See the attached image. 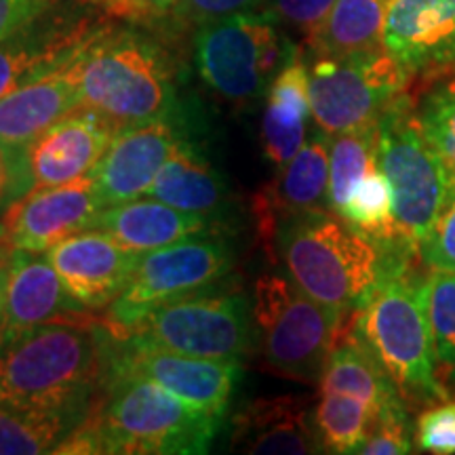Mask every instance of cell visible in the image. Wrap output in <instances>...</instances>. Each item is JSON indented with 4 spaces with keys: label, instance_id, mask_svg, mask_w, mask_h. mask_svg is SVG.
<instances>
[{
    "label": "cell",
    "instance_id": "1",
    "mask_svg": "<svg viewBox=\"0 0 455 455\" xmlns=\"http://www.w3.org/2000/svg\"><path fill=\"white\" fill-rule=\"evenodd\" d=\"M106 327L98 318L61 321L0 350V405L84 422L104 373Z\"/></svg>",
    "mask_w": 455,
    "mask_h": 455
},
{
    "label": "cell",
    "instance_id": "2",
    "mask_svg": "<svg viewBox=\"0 0 455 455\" xmlns=\"http://www.w3.org/2000/svg\"><path fill=\"white\" fill-rule=\"evenodd\" d=\"M98 411L57 443V455L207 453L221 419L150 379H116Z\"/></svg>",
    "mask_w": 455,
    "mask_h": 455
},
{
    "label": "cell",
    "instance_id": "3",
    "mask_svg": "<svg viewBox=\"0 0 455 455\" xmlns=\"http://www.w3.org/2000/svg\"><path fill=\"white\" fill-rule=\"evenodd\" d=\"M275 243L289 278L346 321L361 308L384 272L378 243L333 212L284 220Z\"/></svg>",
    "mask_w": 455,
    "mask_h": 455
},
{
    "label": "cell",
    "instance_id": "4",
    "mask_svg": "<svg viewBox=\"0 0 455 455\" xmlns=\"http://www.w3.org/2000/svg\"><path fill=\"white\" fill-rule=\"evenodd\" d=\"M350 329L382 365L398 395L411 407L447 401L436 378V358L428 318L419 295L403 268L382 272L355 315Z\"/></svg>",
    "mask_w": 455,
    "mask_h": 455
},
{
    "label": "cell",
    "instance_id": "5",
    "mask_svg": "<svg viewBox=\"0 0 455 455\" xmlns=\"http://www.w3.org/2000/svg\"><path fill=\"white\" fill-rule=\"evenodd\" d=\"M81 108L98 112L121 133L175 114V89L161 49L106 28L81 55Z\"/></svg>",
    "mask_w": 455,
    "mask_h": 455
},
{
    "label": "cell",
    "instance_id": "6",
    "mask_svg": "<svg viewBox=\"0 0 455 455\" xmlns=\"http://www.w3.org/2000/svg\"><path fill=\"white\" fill-rule=\"evenodd\" d=\"M253 321L261 356L272 373L318 384L350 318L318 304L289 275H264L253 284Z\"/></svg>",
    "mask_w": 455,
    "mask_h": 455
},
{
    "label": "cell",
    "instance_id": "7",
    "mask_svg": "<svg viewBox=\"0 0 455 455\" xmlns=\"http://www.w3.org/2000/svg\"><path fill=\"white\" fill-rule=\"evenodd\" d=\"M375 156L392 188L398 241L418 249L447 204L453 186L419 129L409 91L379 118Z\"/></svg>",
    "mask_w": 455,
    "mask_h": 455
},
{
    "label": "cell",
    "instance_id": "8",
    "mask_svg": "<svg viewBox=\"0 0 455 455\" xmlns=\"http://www.w3.org/2000/svg\"><path fill=\"white\" fill-rule=\"evenodd\" d=\"M235 268V253L224 238L192 236L141 253L123 293L106 308L101 325L112 338L123 339L141 318L163 306L213 291Z\"/></svg>",
    "mask_w": 455,
    "mask_h": 455
},
{
    "label": "cell",
    "instance_id": "9",
    "mask_svg": "<svg viewBox=\"0 0 455 455\" xmlns=\"http://www.w3.org/2000/svg\"><path fill=\"white\" fill-rule=\"evenodd\" d=\"M123 339L188 356L243 363L258 344L253 298L236 291L190 295L150 312Z\"/></svg>",
    "mask_w": 455,
    "mask_h": 455
},
{
    "label": "cell",
    "instance_id": "10",
    "mask_svg": "<svg viewBox=\"0 0 455 455\" xmlns=\"http://www.w3.org/2000/svg\"><path fill=\"white\" fill-rule=\"evenodd\" d=\"M275 21L268 11H249L198 28L195 61L207 87L235 104L258 100L268 91L272 78L298 55Z\"/></svg>",
    "mask_w": 455,
    "mask_h": 455
},
{
    "label": "cell",
    "instance_id": "11",
    "mask_svg": "<svg viewBox=\"0 0 455 455\" xmlns=\"http://www.w3.org/2000/svg\"><path fill=\"white\" fill-rule=\"evenodd\" d=\"M315 60L308 68L310 110L318 131L329 138L378 127L411 81V74L384 47Z\"/></svg>",
    "mask_w": 455,
    "mask_h": 455
},
{
    "label": "cell",
    "instance_id": "12",
    "mask_svg": "<svg viewBox=\"0 0 455 455\" xmlns=\"http://www.w3.org/2000/svg\"><path fill=\"white\" fill-rule=\"evenodd\" d=\"M241 378V363L188 356L106 335L101 384L116 379H150L188 405L224 419Z\"/></svg>",
    "mask_w": 455,
    "mask_h": 455
},
{
    "label": "cell",
    "instance_id": "13",
    "mask_svg": "<svg viewBox=\"0 0 455 455\" xmlns=\"http://www.w3.org/2000/svg\"><path fill=\"white\" fill-rule=\"evenodd\" d=\"M104 209L91 175L70 184L34 188L4 215L9 243L13 249L47 253L66 238L93 230Z\"/></svg>",
    "mask_w": 455,
    "mask_h": 455
},
{
    "label": "cell",
    "instance_id": "14",
    "mask_svg": "<svg viewBox=\"0 0 455 455\" xmlns=\"http://www.w3.org/2000/svg\"><path fill=\"white\" fill-rule=\"evenodd\" d=\"M89 312L68 291L47 253L13 249L0 315V350L51 323L89 321Z\"/></svg>",
    "mask_w": 455,
    "mask_h": 455
},
{
    "label": "cell",
    "instance_id": "15",
    "mask_svg": "<svg viewBox=\"0 0 455 455\" xmlns=\"http://www.w3.org/2000/svg\"><path fill=\"white\" fill-rule=\"evenodd\" d=\"M178 116H164L124 129L112 140L101 161L91 171L104 207L148 195L158 171L184 141Z\"/></svg>",
    "mask_w": 455,
    "mask_h": 455
},
{
    "label": "cell",
    "instance_id": "16",
    "mask_svg": "<svg viewBox=\"0 0 455 455\" xmlns=\"http://www.w3.org/2000/svg\"><path fill=\"white\" fill-rule=\"evenodd\" d=\"M104 30L84 17L51 13L49 7L0 41V100L64 66Z\"/></svg>",
    "mask_w": 455,
    "mask_h": 455
},
{
    "label": "cell",
    "instance_id": "17",
    "mask_svg": "<svg viewBox=\"0 0 455 455\" xmlns=\"http://www.w3.org/2000/svg\"><path fill=\"white\" fill-rule=\"evenodd\" d=\"M47 258L84 308L106 310L127 287L141 253L106 232L84 230L49 249Z\"/></svg>",
    "mask_w": 455,
    "mask_h": 455
},
{
    "label": "cell",
    "instance_id": "18",
    "mask_svg": "<svg viewBox=\"0 0 455 455\" xmlns=\"http://www.w3.org/2000/svg\"><path fill=\"white\" fill-rule=\"evenodd\" d=\"M384 49L411 74L455 68V0H390Z\"/></svg>",
    "mask_w": 455,
    "mask_h": 455
},
{
    "label": "cell",
    "instance_id": "19",
    "mask_svg": "<svg viewBox=\"0 0 455 455\" xmlns=\"http://www.w3.org/2000/svg\"><path fill=\"white\" fill-rule=\"evenodd\" d=\"M118 131L98 112L78 106L26 148L34 188L70 184L91 175Z\"/></svg>",
    "mask_w": 455,
    "mask_h": 455
},
{
    "label": "cell",
    "instance_id": "20",
    "mask_svg": "<svg viewBox=\"0 0 455 455\" xmlns=\"http://www.w3.org/2000/svg\"><path fill=\"white\" fill-rule=\"evenodd\" d=\"M329 144L331 138L318 131L255 195L253 213L258 215L266 249H272L284 220L299 213L329 212Z\"/></svg>",
    "mask_w": 455,
    "mask_h": 455
},
{
    "label": "cell",
    "instance_id": "21",
    "mask_svg": "<svg viewBox=\"0 0 455 455\" xmlns=\"http://www.w3.org/2000/svg\"><path fill=\"white\" fill-rule=\"evenodd\" d=\"M83 51L64 66L0 100V150H26L44 131L81 106Z\"/></svg>",
    "mask_w": 455,
    "mask_h": 455
},
{
    "label": "cell",
    "instance_id": "22",
    "mask_svg": "<svg viewBox=\"0 0 455 455\" xmlns=\"http://www.w3.org/2000/svg\"><path fill=\"white\" fill-rule=\"evenodd\" d=\"M232 447L251 455L323 453L315 411L295 395L255 398L238 409L232 419Z\"/></svg>",
    "mask_w": 455,
    "mask_h": 455
},
{
    "label": "cell",
    "instance_id": "23",
    "mask_svg": "<svg viewBox=\"0 0 455 455\" xmlns=\"http://www.w3.org/2000/svg\"><path fill=\"white\" fill-rule=\"evenodd\" d=\"M213 221L207 215L188 213L156 198H133L101 212L93 230L116 238L124 247L146 253L192 236L212 235Z\"/></svg>",
    "mask_w": 455,
    "mask_h": 455
},
{
    "label": "cell",
    "instance_id": "24",
    "mask_svg": "<svg viewBox=\"0 0 455 455\" xmlns=\"http://www.w3.org/2000/svg\"><path fill=\"white\" fill-rule=\"evenodd\" d=\"M310 110L308 66L299 55L289 60L266 91L261 148L272 167L281 169L306 144Z\"/></svg>",
    "mask_w": 455,
    "mask_h": 455
},
{
    "label": "cell",
    "instance_id": "25",
    "mask_svg": "<svg viewBox=\"0 0 455 455\" xmlns=\"http://www.w3.org/2000/svg\"><path fill=\"white\" fill-rule=\"evenodd\" d=\"M146 196L156 198L188 213L213 218L230 207L232 192L226 180L195 144L184 140L158 171Z\"/></svg>",
    "mask_w": 455,
    "mask_h": 455
},
{
    "label": "cell",
    "instance_id": "26",
    "mask_svg": "<svg viewBox=\"0 0 455 455\" xmlns=\"http://www.w3.org/2000/svg\"><path fill=\"white\" fill-rule=\"evenodd\" d=\"M318 392H338L361 398L373 409L375 419L382 413L407 409V403L398 395L382 365L350 329V321L327 358L318 379Z\"/></svg>",
    "mask_w": 455,
    "mask_h": 455
},
{
    "label": "cell",
    "instance_id": "27",
    "mask_svg": "<svg viewBox=\"0 0 455 455\" xmlns=\"http://www.w3.org/2000/svg\"><path fill=\"white\" fill-rule=\"evenodd\" d=\"M390 0H338L321 28L306 38L315 57H346L382 49Z\"/></svg>",
    "mask_w": 455,
    "mask_h": 455
},
{
    "label": "cell",
    "instance_id": "28",
    "mask_svg": "<svg viewBox=\"0 0 455 455\" xmlns=\"http://www.w3.org/2000/svg\"><path fill=\"white\" fill-rule=\"evenodd\" d=\"M375 422V411L356 396L321 392L315 428L327 453H356Z\"/></svg>",
    "mask_w": 455,
    "mask_h": 455
},
{
    "label": "cell",
    "instance_id": "29",
    "mask_svg": "<svg viewBox=\"0 0 455 455\" xmlns=\"http://www.w3.org/2000/svg\"><path fill=\"white\" fill-rule=\"evenodd\" d=\"M378 127L333 135L329 144V212L339 215L358 181L378 167Z\"/></svg>",
    "mask_w": 455,
    "mask_h": 455
},
{
    "label": "cell",
    "instance_id": "30",
    "mask_svg": "<svg viewBox=\"0 0 455 455\" xmlns=\"http://www.w3.org/2000/svg\"><path fill=\"white\" fill-rule=\"evenodd\" d=\"M76 426L78 422L66 415L0 405V455L53 453L57 443Z\"/></svg>",
    "mask_w": 455,
    "mask_h": 455
},
{
    "label": "cell",
    "instance_id": "31",
    "mask_svg": "<svg viewBox=\"0 0 455 455\" xmlns=\"http://www.w3.org/2000/svg\"><path fill=\"white\" fill-rule=\"evenodd\" d=\"M339 218L375 243H388L398 238L392 188L379 167L369 171L365 178L358 181Z\"/></svg>",
    "mask_w": 455,
    "mask_h": 455
},
{
    "label": "cell",
    "instance_id": "32",
    "mask_svg": "<svg viewBox=\"0 0 455 455\" xmlns=\"http://www.w3.org/2000/svg\"><path fill=\"white\" fill-rule=\"evenodd\" d=\"M415 116L455 188V74L426 91L415 104Z\"/></svg>",
    "mask_w": 455,
    "mask_h": 455
},
{
    "label": "cell",
    "instance_id": "33",
    "mask_svg": "<svg viewBox=\"0 0 455 455\" xmlns=\"http://www.w3.org/2000/svg\"><path fill=\"white\" fill-rule=\"evenodd\" d=\"M436 367L455 371V272L430 270L419 283Z\"/></svg>",
    "mask_w": 455,
    "mask_h": 455
},
{
    "label": "cell",
    "instance_id": "34",
    "mask_svg": "<svg viewBox=\"0 0 455 455\" xmlns=\"http://www.w3.org/2000/svg\"><path fill=\"white\" fill-rule=\"evenodd\" d=\"M419 451L435 455L455 453V401H441L424 407L413 430Z\"/></svg>",
    "mask_w": 455,
    "mask_h": 455
},
{
    "label": "cell",
    "instance_id": "35",
    "mask_svg": "<svg viewBox=\"0 0 455 455\" xmlns=\"http://www.w3.org/2000/svg\"><path fill=\"white\" fill-rule=\"evenodd\" d=\"M418 253L428 270L455 272V188L439 218L419 241Z\"/></svg>",
    "mask_w": 455,
    "mask_h": 455
},
{
    "label": "cell",
    "instance_id": "36",
    "mask_svg": "<svg viewBox=\"0 0 455 455\" xmlns=\"http://www.w3.org/2000/svg\"><path fill=\"white\" fill-rule=\"evenodd\" d=\"M413 430L409 424L407 409L382 413L375 419L367 439L356 453L365 455H403L411 453Z\"/></svg>",
    "mask_w": 455,
    "mask_h": 455
},
{
    "label": "cell",
    "instance_id": "37",
    "mask_svg": "<svg viewBox=\"0 0 455 455\" xmlns=\"http://www.w3.org/2000/svg\"><path fill=\"white\" fill-rule=\"evenodd\" d=\"M338 0H268V13L308 38L321 28Z\"/></svg>",
    "mask_w": 455,
    "mask_h": 455
},
{
    "label": "cell",
    "instance_id": "38",
    "mask_svg": "<svg viewBox=\"0 0 455 455\" xmlns=\"http://www.w3.org/2000/svg\"><path fill=\"white\" fill-rule=\"evenodd\" d=\"M264 4H268V0H180L173 13L184 24L204 26L228 15L249 13V11L264 7Z\"/></svg>",
    "mask_w": 455,
    "mask_h": 455
},
{
    "label": "cell",
    "instance_id": "39",
    "mask_svg": "<svg viewBox=\"0 0 455 455\" xmlns=\"http://www.w3.org/2000/svg\"><path fill=\"white\" fill-rule=\"evenodd\" d=\"M51 7V0H0V41L30 24Z\"/></svg>",
    "mask_w": 455,
    "mask_h": 455
},
{
    "label": "cell",
    "instance_id": "40",
    "mask_svg": "<svg viewBox=\"0 0 455 455\" xmlns=\"http://www.w3.org/2000/svg\"><path fill=\"white\" fill-rule=\"evenodd\" d=\"M180 0H127V20H146L173 13Z\"/></svg>",
    "mask_w": 455,
    "mask_h": 455
},
{
    "label": "cell",
    "instance_id": "41",
    "mask_svg": "<svg viewBox=\"0 0 455 455\" xmlns=\"http://www.w3.org/2000/svg\"><path fill=\"white\" fill-rule=\"evenodd\" d=\"M11 255H13V244H11V243L0 244V310H3L4 289H7V281H9Z\"/></svg>",
    "mask_w": 455,
    "mask_h": 455
},
{
    "label": "cell",
    "instance_id": "42",
    "mask_svg": "<svg viewBox=\"0 0 455 455\" xmlns=\"http://www.w3.org/2000/svg\"><path fill=\"white\" fill-rule=\"evenodd\" d=\"M74 3H87V4H101L114 17H124L127 20V0H74Z\"/></svg>",
    "mask_w": 455,
    "mask_h": 455
},
{
    "label": "cell",
    "instance_id": "43",
    "mask_svg": "<svg viewBox=\"0 0 455 455\" xmlns=\"http://www.w3.org/2000/svg\"><path fill=\"white\" fill-rule=\"evenodd\" d=\"M9 243V228H7V221H4V218L0 220V244Z\"/></svg>",
    "mask_w": 455,
    "mask_h": 455
},
{
    "label": "cell",
    "instance_id": "44",
    "mask_svg": "<svg viewBox=\"0 0 455 455\" xmlns=\"http://www.w3.org/2000/svg\"><path fill=\"white\" fill-rule=\"evenodd\" d=\"M11 204H13V203H11L7 196L0 195V220H3V215H7V212L11 209Z\"/></svg>",
    "mask_w": 455,
    "mask_h": 455
},
{
    "label": "cell",
    "instance_id": "45",
    "mask_svg": "<svg viewBox=\"0 0 455 455\" xmlns=\"http://www.w3.org/2000/svg\"><path fill=\"white\" fill-rule=\"evenodd\" d=\"M0 315H3V310H0Z\"/></svg>",
    "mask_w": 455,
    "mask_h": 455
}]
</instances>
